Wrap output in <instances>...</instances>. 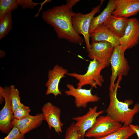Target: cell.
<instances>
[{"label": "cell", "mask_w": 139, "mask_h": 139, "mask_svg": "<svg viewBox=\"0 0 139 139\" xmlns=\"http://www.w3.org/2000/svg\"><path fill=\"white\" fill-rule=\"evenodd\" d=\"M41 110L44 120L47 122L49 129L51 130L53 128L59 135L62 133L64 124L60 120V109L48 102L43 106Z\"/></svg>", "instance_id": "30bf717a"}, {"label": "cell", "mask_w": 139, "mask_h": 139, "mask_svg": "<svg viewBox=\"0 0 139 139\" xmlns=\"http://www.w3.org/2000/svg\"><path fill=\"white\" fill-rule=\"evenodd\" d=\"M123 126L107 115L99 116L93 126L86 132L85 136L95 138L103 137L116 132Z\"/></svg>", "instance_id": "8992f818"}, {"label": "cell", "mask_w": 139, "mask_h": 139, "mask_svg": "<svg viewBox=\"0 0 139 139\" xmlns=\"http://www.w3.org/2000/svg\"><path fill=\"white\" fill-rule=\"evenodd\" d=\"M114 8V0H110L106 7L101 13L98 16L94 17L92 19L89 29L90 34L97 28L106 21L112 15Z\"/></svg>", "instance_id": "ac0fdd59"}, {"label": "cell", "mask_w": 139, "mask_h": 139, "mask_svg": "<svg viewBox=\"0 0 139 139\" xmlns=\"http://www.w3.org/2000/svg\"><path fill=\"white\" fill-rule=\"evenodd\" d=\"M64 139H82L78 128L73 122L67 129Z\"/></svg>", "instance_id": "603a6c76"}, {"label": "cell", "mask_w": 139, "mask_h": 139, "mask_svg": "<svg viewBox=\"0 0 139 139\" xmlns=\"http://www.w3.org/2000/svg\"><path fill=\"white\" fill-rule=\"evenodd\" d=\"M10 87L11 89V108L13 114L22 103L21 102L20 97L18 90L13 85H12Z\"/></svg>", "instance_id": "7402d4cb"}, {"label": "cell", "mask_w": 139, "mask_h": 139, "mask_svg": "<svg viewBox=\"0 0 139 139\" xmlns=\"http://www.w3.org/2000/svg\"><path fill=\"white\" fill-rule=\"evenodd\" d=\"M126 50L120 45L114 48L110 60L112 73L110 77L109 91L114 90L115 82L117 77L120 75L125 76L128 74L130 67L124 56Z\"/></svg>", "instance_id": "5b68a950"}, {"label": "cell", "mask_w": 139, "mask_h": 139, "mask_svg": "<svg viewBox=\"0 0 139 139\" xmlns=\"http://www.w3.org/2000/svg\"><path fill=\"white\" fill-rule=\"evenodd\" d=\"M120 45L126 50L135 46L139 43V20L134 17L128 19L123 36L119 38Z\"/></svg>", "instance_id": "8fae6325"}, {"label": "cell", "mask_w": 139, "mask_h": 139, "mask_svg": "<svg viewBox=\"0 0 139 139\" xmlns=\"http://www.w3.org/2000/svg\"><path fill=\"white\" fill-rule=\"evenodd\" d=\"M18 6L23 9L29 8L33 9L41 4L33 2L31 0H17Z\"/></svg>", "instance_id": "484cf974"}, {"label": "cell", "mask_w": 139, "mask_h": 139, "mask_svg": "<svg viewBox=\"0 0 139 139\" xmlns=\"http://www.w3.org/2000/svg\"><path fill=\"white\" fill-rule=\"evenodd\" d=\"M97 108V106L90 107L85 114L72 118L73 120L76 121L75 125L79 130L82 139H84L86 132L94 125L98 117L105 111L103 110L98 112Z\"/></svg>", "instance_id": "4fadbf2b"}, {"label": "cell", "mask_w": 139, "mask_h": 139, "mask_svg": "<svg viewBox=\"0 0 139 139\" xmlns=\"http://www.w3.org/2000/svg\"><path fill=\"white\" fill-rule=\"evenodd\" d=\"M131 128L134 131L138 136V139H139V126L137 125H133L132 124L129 125Z\"/></svg>", "instance_id": "4316f807"}, {"label": "cell", "mask_w": 139, "mask_h": 139, "mask_svg": "<svg viewBox=\"0 0 139 139\" xmlns=\"http://www.w3.org/2000/svg\"><path fill=\"white\" fill-rule=\"evenodd\" d=\"M0 103L4 100V106L0 111V130L8 134L14 127V119L11 104V89L10 87L0 86Z\"/></svg>", "instance_id": "52a82bcc"}, {"label": "cell", "mask_w": 139, "mask_h": 139, "mask_svg": "<svg viewBox=\"0 0 139 139\" xmlns=\"http://www.w3.org/2000/svg\"><path fill=\"white\" fill-rule=\"evenodd\" d=\"M67 73V69L57 64L55 65L53 69L49 70L48 80L45 84L47 88L46 95L52 94L56 97L62 94L59 88V84L60 80L65 77V75Z\"/></svg>", "instance_id": "7c38bea8"}, {"label": "cell", "mask_w": 139, "mask_h": 139, "mask_svg": "<svg viewBox=\"0 0 139 139\" xmlns=\"http://www.w3.org/2000/svg\"><path fill=\"white\" fill-rule=\"evenodd\" d=\"M114 2L112 15L128 18L139 12V0H114Z\"/></svg>", "instance_id": "5bb4252c"}, {"label": "cell", "mask_w": 139, "mask_h": 139, "mask_svg": "<svg viewBox=\"0 0 139 139\" xmlns=\"http://www.w3.org/2000/svg\"><path fill=\"white\" fill-rule=\"evenodd\" d=\"M3 139H24V135L22 134L15 126Z\"/></svg>", "instance_id": "d4e9b609"}, {"label": "cell", "mask_w": 139, "mask_h": 139, "mask_svg": "<svg viewBox=\"0 0 139 139\" xmlns=\"http://www.w3.org/2000/svg\"><path fill=\"white\" fill-rule=\"evenodd\" d=\"M123 76L120 75L115 83L114 90L109 91L110 101L106 112L107 115L117 121L126 126L131 124L134 116L139 111V104H135L132 108L129 107L133 103L131 99L126 100L124 102L120 101L117 97V91Z\"/></svg>", "instance_id": "7a4b0ae2"}, {"label": "cell", "mask_w": 139, "mask_h": 139, "mask_svg": "<svg viewBox=\"0 0 139 139\" xmlns=\"http://www.w3.org/2000/svg\"><path fill=\"white\" fill-rule=\"evenodd\" d=\"M135 133L134 131L129 126H123L117 131L107 136L94 139H128Z\"/></svg>", "instance_id": "d6986e66"}, {"label": "cell", "mask_w": 139, "mask_h": 139, "mask_svg": "<svg viewBox=\"0 0 139 139\" xmlns=\"http://www.w3.org/2000/svg\"><path fill=\"white\" fill-rule=\"evenodd\" d=\"M12 26V12L9 13L0 21V40L5 37L11 30Z\"/></svg>", "instance_id": "44dd1931"}, {"label": "cell", "mask_w": 139, "mask_h": 139, "mask_svg": "<svg viewBox=\"0 0 139 139\" xmlns=\"http://www.w3.org/2000/svg\"><path fill=\"white\" fill-rule=\"evenodd\" d=\"M66 86L68 90L65 91V93L67 95L74 98V103L77 108H85L88 103L97 102L100 99L97 94H92L91 89L75 88L72 84H67Z\"/></svg>", "instance_id": "9c48e42d"}, {"label": "cell", "mask_w": 139, "mask_h": 139, "mask_svg": "<svg viewBox=\"0 0 139 139\" xmlns=\"http://www.w3.org/2000/svg\"><path fill=\"white\" fill-rule=\"evenodd\" d=\"M105 68L104 66L95 59L91 61L86 72L83 74L76 73H67L66 75L73 77L78 81L77 88L89 85L92 87H101L104 81L103 76L101 74V70Z\"/></svg>", "instance_id": "3957f363"}, {"label": "cell", "mask_w": 139, "mask_h": 139, "mask_svg": "<svg viewBox=\"0 0 139 139\" xmlns=\"http://www.w3.org/2000/svg\"><path fill=\"white\" fill-rule=\"evenodd\" d=\"M92 42L106 41L114 47L120 45L119 38L116 36L104 24L97 28L90 34Z\"/></svg>", "instance_id": "2e32d148"}, {"label": "cell", "mask_w": 139, "mask_h": 139, "mask_svg": "<svg viewBox=\"0 0 139 139\" xmlns=\"http://www.w3.org/2000/svg\"><path fill=\"white\" fill-rule=\"evenodd\" d=\"M79 1L67 0L65 4L55 6L43 11L41 16L45 22L53 27L59 38L81 45L84 40L75 31L72 20L74 12L72 7Z\"/></svg>", "instance_id": "6da1fadb"}, {"label": "cell", "mask_w": 139, "mask_h": 139, "mask_svg": "<svg viewBox=\"0 0 139 139\" xmlns=\"http://www.w3.org/2000/svg\"><path fill=\"white\" fill-rule=\"evenodd\" d=\"M44 120L42 113L34 116L29 115L20 120L14 119V126H16L21 132L24 135L30 131L40 126Z\"/></svg>", "instance_id": "9a60e30c"}, {"label": "cell", "mask_w": 139, "mask_h": 139, "mask_svg": "<svg viewBox=\"0 0 139 139\" xmlns=\"http://www.w3.org/2000/svg\"><path fill=\"white\" fill-rule=\"evenodd\" d=\"M101 4L93 7L91 11L87 14L81 12H74L72 17V22L73 29L78 35L82 34L84 38L87 50L89 51L91 47L90 43V34L89 31L91 21L95 14L99 12Z\"/></svg>", "instance_id": "277c9868"}, {"label": "cell", "mask_w": 139, "mask_h": 139, "mask_svg": "<svg viewBox=\"0 0 139 139\" xmlns=\"http://www.w3.org/2000/svg\"><path fill=\"white\" fill-rule=\"evenodd\" d=\"M127 18L111 15L103 24L119 38L124 36L127 26Z\"/></svg>", "instance_id": "e0dca14e"}, {"label": "cell", "mask_w": 139, "mask_h": 139, "mask_svg": "<svg viewBox=\"0 0 139 139\" xmlns=\"http://www.w3.org/2000/svg\"></svg>", "instance_id": "83f0119b"}, {"label": "cell", "mask_w": 139, "mask_h": 139, "mask_svg": "<svg viewBox=\"0 0 139 139\" xmlns=\"http://www.w3.org/2000/svg\"><path fill=\"white\" fill-rule=\"evenodd\" d=\"M114 48L110 43L106 41L92 42L88 51V56L90 59H95L106 68L110 64Z\"/></svg>", "instance_id": "ba28073f"}, {"label": "cell", "mask_w": 139, "mask_h": 139, "mask_svg": "<svg viewBox=\"0 0 139 139\" xmlns=\"http://www.w3.org/2000/svg\"><path fill=\"white\" fill-rule=\"evenodd\" d=\"M18 6L17 0H1L0 21L9 13L17 9Z\"/></svg>", "instance_id": "ffe728a7"}, {"label": "cell", "mask_w": 139, "mask_h": 139, "mask_svg": "<svg viewBox=\"0 0 139 139\" xmlns=\"http://www.w3.org/2000/svg\"><path fill=\"white\" fill-rule=\"evenodd\" d=\"M31 110L28 106L22 103L13 113L14 119L20 120L29 116Z\"/></svg>", "instance_id": "cb8c5ba5"}]
</instances>
